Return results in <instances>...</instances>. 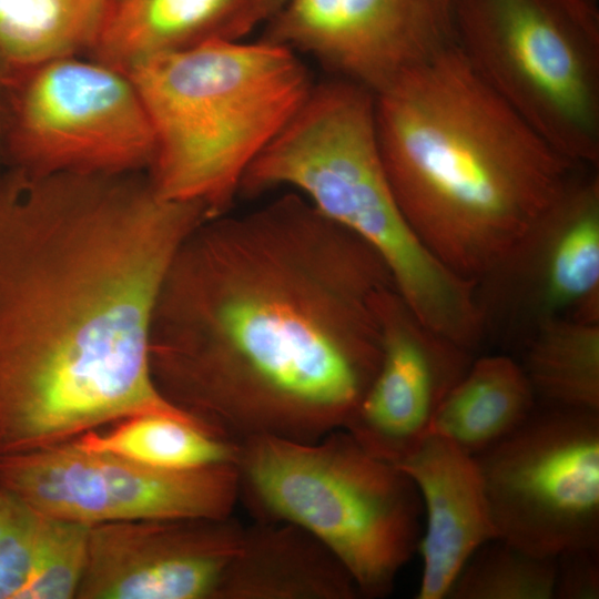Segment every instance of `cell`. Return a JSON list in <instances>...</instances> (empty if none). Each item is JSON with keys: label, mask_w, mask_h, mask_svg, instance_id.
I'll return each mask as SVG.
<instances>
[{"label": "cell", "mask_w": 599, "mask_h": 599, "mask_svg": "<svg viewBox=\"0 0 599 599\" xmlns=\"http://www.w3.org/2000/svg\"><path fill=\"white\" fill-rule=\"evenodd\" d=\"M536 405L519 363L507 355L474 358L441 403L430 432L475 457L512 433Z\"/></svg>", "instance_id": "18"}, {"label": "cell", "mask_w": 599, "mask_h": 599, "mask_svg": "<svg viewBox=\"0 0 599 599\" xmlns=\"http://www.w3.org/2000/svg\"><path fill=\"white\" fill-rule=\"evenodd\" d=\"M152 125L131 77L83 54L11 71L3 159L31 175L148 171Z\"/></svg>", "instance_id": "8"}, {"label": "cell", "mask_w": 599, "mask_h": 599, "mask_svg": "<svg viewBox=\"0 0 599 599\" xmlns=\"http://www.w3.org/2000/svg\"><path fill=\"white\" fill-rule=\"evenodd\" d=\"M288 186L365 242L417 316L438 333L459 327L474 307V284L438 260L403 214L386 176L376 134L375 95L328 77L246 170L240 193Z\"/></svg>", "instance_id": "5"}, {"label": "cell", "mask_w": 599, "mask_h": 599, "mask_svg": "<svg viewBox=\"0 0 599 599\" xmlns=\"http://www.w3.org/2000/svg\"><path fill=\"white\" fill-rule=\"evenodd\" d=\"M109 0H0V55L11 71L88 53Z\"/></svg>", "instance_id": "21"}, {"label": "cell", "mask_w": 599, "mask_h": 599, "mask_svg": "<svg viewBox=\"0 0 599 599\" xmlns=\"http://www.w3.org/2000/svg\"><path fill=\"white\" fill-rule=\"evenodd\" d=\"M454 0H290L261 40L374 94L455 43Z\"/></svg>", "instance_id": "12"}, {"label": "cell", "mask_w": 599, "mask_h": 599, "mask_svg": "<svg viewBox=\"0 0 599 599\" xmlns=\"http://www.w3.org/2000/svg\"><path fill=\"white\" fill-rule=\"evenodd\" d=\"M146 109L154 154L146 175L163 199L222 215L255 158L313 81L295 51L258 39L212 40L126 71Z\"/></svg>", "instance_id": "4"}, {"label": "cell", "mask_w": 599, "mask_h": 599, "mask_svg": "<svg viewBox=\"0 0 599 599\" xmlns=\"http://www.w3.org/2000/svg\"><path fill=\"white\" fill-rule=\"evenodd\" d=\"M238 445V502L253 520L314 535L346 567L362 598L392 592L423 534L422 498L404 470L343 428L315 441L258 436Z\"/></svg>", "instance_id": "6"}, {"label": "cell", "mask_w": 599, "mask_h": 599, "mask_svg": "<svg viewBox=\"0 0 599 599\" xmlns=\"http://www.w3.org/2000/svg\"><path fill=\"white\" fill-rule=\"evenodd\" d=\"M398 466L416 485L424 511L417 599H444L469 558L498 538L474 456L429 432Z\"/></svg>", "instance_id": "15"}, {"label": "cell", "mask_w": 599, "mask_h": 599, "mask_svg": "<svg viewBox=\"0 0 599 599\" xmlns=\"http://www.w3.org/2000/svg\"><path fill=\"white\" fill-rule=\"evenodd\" d=\"M10 70L0 55V164L3 161V135L6 121L7 89ZM1 175V172H0Z\"/></svg>", "instance_id": "25"}, {"label": "cell", "mask_w": 599, "mask_h": 599, "mask_svg": "<svg viewBox=\"0 0 599 599\" xmlns=\"http://www.w3.org/2000/svg\"><path fill=\"white\" fill-rule=\"evenodd\" d=\"M243 531L232 516L90 526L75 599H216Z\"/></svg>", "instance_id": "13"}, {"label": "cell", "mask_w": 599, "mask_h": 599, "mask_svg": "<svg viewBox=\"0 0 599 599\" xmlns=\"http://www.w3.org/2000/svg\"><path fill=\"white\" fill-rule=\"evenodd\" d=\"M586 170L476 283L486 337L524 347L548 319L599 323V179Z\"/></svg>", "instance_id": "11"}, {"label": "cell", "mask_w": 599, "mask_h": 599, "mask_svg": "<svg viewBox=\"0 0 599 599\" xmlns=\"http://www.w3.org/2000/svg\"><path fill=\"white\" fill-rule=\"evenodd\" d=\"M375 309L380 363L343 429L373 456L398 465L428 435L441 403L474 356L424 325L395 287L378 293Z\"/></svg>", "instance_id": "14"}, {"label": "cell", "mask_w": 599, "mask_h": 599, "mask_svg": "<svg viewBox=\"0 0 599 599\" xmlns=\"http://www.w3.org/2000/svg\"><path fill=\"white\" fill-rule=\"evenodd\" d=\"M354 579L318 538L290 522L244 526L216 599H356Z\"/></svg>", "instance_id": "17"}, {"label": "cell", "mask_w": 599, "mask_h": 599, "mask_svg": "<svg viewBox=\"0 0 599 599\" xmlns=\"http://www.w3.org/2000/svg\"><path fill=\"white\" fill-rule=\"evenodd\" d=\"M288 1L290 0H255L253 17L256 27L261 23H266L280 12Z\"/></svg>", "instance_id": "26"}, {"label": "cell", "mask_w": 599, "mask_h": 599, "mask_svg": "<svg viewBox=\"0 0 599 599\" xmlns=\"http://www.w3.org/2000/svg\"><path fill=\"white\" fill-rule=\"evenodd\" d=\"M555 576L556 557L535 555L496 538L469 558L446 598L552 599Z\"/></svg>", "instance_id": "22"}, {"label": "cell", "mask_w": 599, "mask_h": 599, "mask_svg": "<svg viewBox=\"0 0 599 599\" xmlns=\"http://www.w3.org/2000/svg\"><path fill=\"white\" fill-rule=\"evenodd\" d=\"M205 206L148 175H0V456L176 406L149 362L154 306Z\"/></svg>", "instance_id": "2"}, {"label": "cell", "mask_w": 599, "mask_h": 599, "mask_svg": "<svg viewBox=\"0 0 599 599\" xmlns=\"http://www.w3.org/2000/svg\"><path fill=\"white\" fill-rule=\"evenodd\" d=\"M387 287L374 250L297 192L207 219L154 306V385L230 441L318 440L344 428L378 369Z\"/></svg>", "instance_id": "1"}, {"label": "cell", "mask_w": 599, "mask_h": 599, "mask_svg": "<svg viewBox=\"0 0 599 599\" xmlns=\"http://www.w3.org/2000/svg\"><path fill=\"white\" fill-rule=\"evenodd\" d=\"M50 517L0 486V599H24Z\"/></svg>", "instance_id": "23"}, {"label": "cell", "mask_w": 599, "mask_h": 599, "mask_svg": "<svg viewBox=\"0 0 599 599\" xmlns=\"http://www.w3.org/2000/svg\"><path fill=\"white\" fill-rule=\"evenodd\" d=\"M599 598V548H578L556 557L552 599Z\"/></svg>", "instance_id": "24"}, {"label": "cell", "mask_w": 599, "mask_h": 599, "mask_svg": "<svg viewBox=\"0 0 599 599\" xmlns=\"http://www.w3.org/2000/svg\"><path fill=\"white\" fill-rule=\"evenodd\" d=\"M374 95L379 153L403 214L438 260L476 283L586 167L544 140L456 43Z\"/></svg>", "instance_id": "3"}, {"label": "cell", "mask_w": 599, "mask_h": 599, "mask_svg": "<svg viewBox=\"0 0 599 599\" xmlns=\"http://www.w3.org/2000/svg\"><path fill=\"white\" fill-rule=\"evenodd\" d=\"M455 43L556 151L599 163V10L592 0H454Z\"/></svg>", "instance_id": "7"}, {"label": "cell", "mask_w": 599, "mask_h": 599, "mask_svg": "<svg viewBox=\"0 0 599 599\" xmlns=\"http://www.w3.org/2000/svg\"><path fill=\"white\" fill-rule=\"evenodd\" d=\"M522 349L538 403L599 412V323L548 319Z\"/></svg>", "instance_id": "20"}, {"label": "cell", "mask_w": 599, "mask_h": 599, "mask_svg": "<svg viewBox=\"0 0 599 599\" xmlns=\"http://www.w3.org/2000/svg\"><path fill=\"white\" fill-rule=\"evenodd\" d=\"M592 1L597 2V0H592Z\"/></svg>", "instance_id": "27"}, {"label": "cell", "mask_w": 599, "mask_h": 599, "mask_svg": "<svg viewBox=\"0 0 599 599\" xmlns=\"http://www.w3.org/2000/svg\"><path fill=\"white\" fill-rule=\"evenodd\" d=\"M475 459L498 538L548 557L599 548V412L537 402Z\"/></svg>", "instance_id": "9"}, {"label": "cell", "mask_w": 599, "mask_h": 599, "mask_svg": "<svg viewBox=\"0 0 599 599\" xmlns=\"http://www.w3.org/2000/svg\"><path fill=\"white\" fill-rule=\"evenodd\" d=\"M255 0H109L88 55L126 72L139 62L212 40H242Z\"/></svg>", "instance_id": "16"}, {"label": "cell", "mask_w": 599, "mask_h": 599, "mask_svg": "<svg viewBox=\"0 0 599 599\" xmlns=\"http://www.w3.org/2000/svg\"><path fill=\"white\" fill-rule=\"evenodd\" d=\"M73 440L88 450L167 470L236 464L240 450L238 444L215 435L183 410L131 415Z\"/></svg>", "instance_id": "19"}, {"label": "cell", "mask_w": 599, "mask_h": 599, "mask_svg": "<svg viewBox=\"0 0 599 599\" xmlns=\"http://www.w3.org/2000/svg\"><path fill=\"white\" fill-rule=\"evenodd\" d=\"M0 486L45 516L88 526L226 518L238 502L235 464L159 469L81 448L73 439L0 456Z\"/></svg>", "instance_id": "10"}]
</instances>
